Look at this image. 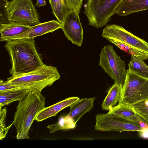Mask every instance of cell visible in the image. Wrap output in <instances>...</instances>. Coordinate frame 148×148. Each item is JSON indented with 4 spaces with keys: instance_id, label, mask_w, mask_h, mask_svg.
Instances as JSON below:
<instances>
[{
    "instance_id": "cell-1",
    "label": "cell",
    "mask_w": 148,
    "mask_h": 148,
    "mask_svg": "<svg viewBox=\"0 0 148 148\" xmlns=\"http://www.w3.org/2000/svg\"><path fill=\"white\" fill-rule=\"evenodd\" d=\"M4 47L10 56L11 67L9 72L12 75L31 72L44 64L34 39L11 40L7 42Z\"/></svg>"
},
{
    "instance_id": "cell-2",
    "label": "cell",
    "mask_w": 148,
    "mask_h": 148,
    "mask_svg": "<svg viewBox=\"0 0 148 148\" xmlns=\"http://www.w3.org/2000/svg\"><path fill=\"white\" fill-rule=\"evenodd\" d=\"M45 99L41 92L29 91L19 101L12 123L16 129L17 139L29 138L32 124L38 113L45 108Z\"/></svg>"
},
{
    "instance_id": "cell-3",
    "label": "cell",
    "mask_w": 148,
    "mask_h": 148,
    "mask_svg": "<svg viewBox=\"0 0 148 148\" xmlns=\"http://www.w3.org/2000/svg\"><path fill=\"white\" fill-rule=\"evenodd\" d=\"M60 78L56 67L44 64L31 72L12 75L7 81L29 91L41 92L43 88L51 86Z\"/></svg>"
},
{
    "instance_id": "cell-4",
    "label": "cell",
    "mask_w": 148,
    "mask_h": 148,
    "mask_svg": "<svg viewBox=\"0 0 148 148\" xmlns=\"http://www.w3.org/2000/svg\"><path fill=\"white\" fill-rule=\"evenodd\" d=\"M123 0H88L84 6V13L89 25L96 28L104 26Z\"/></svg>"
},
{
    "instance_id": "cell-5",
    "label": "cell",
    "mask_w": 148,
    "mask_h": 148,
    "mask_svg": "<svg viewBox=\"0 0 148 148\" xmlns=\"http://www.w3.org/2000/svg\"><path fill=\"white\" fill-rule=\"evenodd\" d=\"M119 104L130 106L148 100V79L127 70Z\"/></svg>"
},
{
    "instance_id": "cell-6",
    "label": "cell",
    "mask_w": 148,
    "mask_h": 148,
    "mask_svg": "<svg viewBox=\"0 0 148 148\" xmlns=\"http://www.w3.org/2000/svg\"><path fill=\"white\" fill-rule=\"evenodd\" d=\"M99 56V65L122 89L127 75L125 62L110 45L105 46L102 49Z\"/></svg>"
},
{
    "instance_id": "cell-7",
    "label": "cell",
    "mask_w": 148,
    "mask_h": 148,
    "mask_svg": "<svg viewBox=\"0 0 148 148\" xmlns=\"http://www.w3.org/2000/svg\"><path fill=\"white\" fill-rule=\"evenodd\" d=\"M8 20L32 26L40 23L32 0H12L5 5Z\"/></svg>"
},
{
    "instance_id": "cell-8",
    "label": "cell",
    "mask_w": 148,
    "mask_h": 148,
    "mask_svg": "<svg viewBox=\"0 0 148 148\" xmlns=\"http://www.w3.org/2000/svg\"><path fill=\"white\" fill-rule=\"evenodd\" d=\"M95 130L103 132L116 131L140 132L145 130L141 124L135 123L112 113L98 114L95 116Z\"/></svg>"
},
{
    "instance_id": "cell-9",
    "label": "cell",
    "mask_w": 148,
    "mask_h": 148,
    "mask_svg": "<svg viewBox=\"0 0 148 148\" xmlns=\"http://www.w3.org/2000/svg\"><path fill=\"white\" fill-rule=\"evenodd\" d=\"M101 36L110 42L118 41L148 53V42L120 25H107L103 29Z\"/></svg>"
},
{
    "instance_id": "cell-10",
    "label": "cell",
    "mask_w": 148,
    "mask_h": 148,
    "mask_svg": "<svg viewBox=\"0 0 148 148\" xmlns=\"http://www.w3.org/2000/svg\"><path fill=\"white\" fill-rule=\"evenodd\" d=\"M79 14L74 10H69L61 29L68 40L72 44L80 47L83 41V31Z\"/></svg>"
},
{
    "instance_id": "cell-11",
    "label": "cell",
    "mask_w": 148,
    "mask_h": 148,
    "mask_svg": "<svg viewBox=\"0 0 148 148\" xmlns=\"http://www.w3.org/2000/svg\"><path fill=\"white\" fill-rule=\"evenodd\" d=\"M62 24L58 21L52 20L40 23L31 26L25 32L14 36L8 37H0V41L6 42L15 39L23 38H33L48 33L52 32L61 29Z\"/></svg>"
},
{
    "instance_id": "cell-12",
    "label": "cell",
    "mask_w": 148,
    "mask_h": 148,
    "mask_svg": "<svg viewBox=\"0 0 148 148\" xmlns=\"http://www.w3.org/2000/svg\"><path fill=\"white\" fill-rule=\"evenodd\" d=\"M79 99V98L76 97H69L51 106L45 107L38 113L35 120L40 122L56 116L59 112L67 107H70Z\"/></svg>"
},
{
    "instance_id": "cell-13",
    "label": "cell",
    "mask_w": 148,
    "mask_h": 148,
    "mask_svg": "<svg viewBox=\"0 0 148 148\" xmlns=\"http://www.w3.org/2000/svg\"><path fill=\"white\" fill-rule=\"evenodd\" d=\"M95 99V97L79 99L70 106V111L67 116L76 124L84 114L92 110Z\"/></svg>"
},
{
    "instance_id": "cell-14",
    "label": "cell",
    "mask_w": 148,
    "mask_h": 148,
    "mask_svg": "<svg viewBox=\"0 0 148 148\" xmlns=\"http://www.w3.org/2000/svg\"><path fill=\"white\" fill-rule=\"evenodd\" d=\"M148 10V0H123L115 11V13L126 16Z\"/></svg>"
},
{
    "instance_id": "cell-15",
    "label": "cell",
    "mask_w": 148,
    "mask_h": 148,
    "mask_svg": "<svg viewBox=\"0 0 148 148\" xmlns=\"http://www.w3.org/2000/svg\"><path fill=\"white\" fill-rule=\"evenodd\" d=\"M29 92L27 89L20 87L0 92V110L5 105L21 100Z\"/></svg>"
},
{
    "instance_id": "cell-16",
    "label": "cell",
    "mask_w": 148,
    "mask_h": 148,
    "mask_svg": "<svg viewBox=\"0 0 148 148\" xmlns=\"http://www.w3.org/2000/svg\"><path fill=\"white\" fill-rule=\"evenodd\" d=\"M108 111L109 112L141 125L143 122L140 117L135 112L132 106L118 103L117 105L111 108Z\"/></svg>"
},
{
    "instance_id": "cell-17",
    "label": "cell",
    "mask_w": 148,
    "mask_h": 148,
    "mask_svg": "<svg viewBox=\"0 0 148 148\" xmlns=\"http://www.w3.org/2000/svg\"><path fill=\"white\" fill-rule=\"evenodd\" d=\"M31 27L12 21L7 23H0V37H8L15 36L25 32Z\"/></svg>"
},
{
    "instance_id": "cell-18",
    "label": "cell",
    "mask_w": 148,
    "mask_h": 148,
    "mask_svg": "<svg viewBox=\"0 0 148 148\" xmlns=\"http://www.w3.org/2000/svg\"><path fill=\"white\" fill-rule=\"evenodd\" d=\"M121 91V87L114 83L108 90L107 95L102 103V109L109 110L111 108L116 106L119 102Z\"/></svg>"
},
{
    "instance_id": "cell-19",
    "label": "cell",
    "mask_w": 148,
    "mask_h": 148,
    "mask_svg": "<svg viewBox=\"0 0 148 148\" xmlns=\"http://www.w3.org/2000/svg\"><path fill=\"white\" fill-rule=\"evenodd\" d=\"M128 66L127 71L148 79V66L144 60L132 55Z\"/></svg>"
},
{
    "instance_id": "cell-20",
    "label": "cell",
    "mask_w": 148,
    "mask_h": 148,
    "mask_svg": "<svg viewBox=\"0 0 148 148\" xmlns=\"http://www.w3.org/2000/svg\"><path fill=\"white\" fill-rule=\"evenodd\" d=\"M52 13L62 24L69 10L66 0H49Z\"/></svg>"
},
{
    "instance_id": "cell-21",
    "label": "cell",
    "mask_w": 148,
    "mask_h": 148,
    "mask_svg": "<svg viewBox=\"0 0 148 148\" xmlns=\"http://www.w3.org/2000/svg\"><path fill=\"white\" fill-rule=\"evenodd\" d=\"M110 42L114 44L122 51L131 56H133L144 60L148 59V52L118 41H112Z\"/></svg>"
},
{
    "instance_id": "cell-22",
    "label": "cell",
    "mask_w": 148,
    "mask_h": 148,
    "mask_svg": "<svg viewBox=\"0 0 148 148\" xmlns=\"http://www.w3.org/2000/svg\"><path fill=\"white\" fill-rule=\"evenodd\" d=\"M76 124L67 116L62 118L58 123L49 125L47 128L50 130V133H53L61 129H69L75 127Z\"/></svg>"
},
{
    "instance_id": "cell-23",
    "label": "cell",
    "mask_w": 148,
    "mask_h": 148,
    "mask_svg": "<svg viewBox=\"0 0 148 148\" xmlns=\"http://www.w3.org/2000/svg\"><path fill=\"white\" fill-rule=\"evenodd\" d=\"M132 107L143 122L148 126V100L138 103Z\"/></svg>"
},
{
    "instance_id": "cell-24",
    "label": "cell",
    "mask_w": 148,
    "mask_h": 148,
    "mask_svg": "<svg viewBox=\"0 0 148 148\" xmlns=\"http://www.w3.org/2000/svg\"><path fill=\"white\" fill-rule=\"evenodd\" d=\"M7 112L6 107L0 110V140H2L6 137L8 130L13 125L12 123L6 127L5 120Z\"/></svg>"
},
{
    "instance_id": "cell-25",
    "label": "cell",
    "mask_w": 148,
    "mask_h": 148,
    "mask_svg": "<svg viewBox=\"0 0 148 148\" xmlns=\"http://www.w3.org/2000/svg\"><path fill=\"white\" fill-rule=\"evenodd\" d=\"M83 0H66L69 10H74L79 13L82 5Z\"/></svg>"
},
{
    "instance_id": "cell-26",
    "label": "cell",
    "mask_w": 148,
    "mask_h": 148,
    "mask_svg": "<svg viewBox=\"0 0 148 148\" xmlns=\"http://www.w3.org/2000/svg\"><path fill=\"white\" fill-rule=\"evenodd\" d=\"M35 5L38 7H43L46 5V1L45 0H37Z\"/></svg>"
},
{
    "instance_id": "cell-27",
    "label": "cell",
    "mask_w": 148,
    "mask_h": 148,
    "mask_svg": "<svg viewBox=\"0 0 148 148\" xmlns=\"http://www.w3.org/2000/svg\"><path fill=\"white\" fill-rule=\"evenodd\" d=\"M140 133L141 136L145 138H148V130L139 132Z\"/></svg>"
},
{
    "instance_id": "cell-28",
    "label": "cell",
    "mask_w": 148,
    "mask_h": 148,
    "mask_svg": "<svg viewBox=\"0 0 148 148\" xmlns=\"http://www.w3.org/2000/svg\"><path fill=\"white\" fill-rule=\"evenodd\" d=\"M3 0L5 1L6 2H7L8 0Z\"/></svg>"
}]
</instances>
